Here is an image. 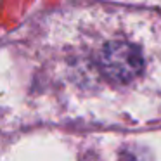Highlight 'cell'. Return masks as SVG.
<instances>
[{"instance_id": "6da1fadb", "label": "cell", "mask_w": 161, "mask_h": 161, "mask_svg": "<svg viewBox=\"0 0 161 161\" xmlns=\"http://www.w3.org/2000/svg\"><path fill=\"white\" fill-rule=\"evenodd\" d=\"M101 66L111 80L128 83L140 75L144 59L139 47L128 42H108L101 52Z\"/></svg>"}]
</instances>
